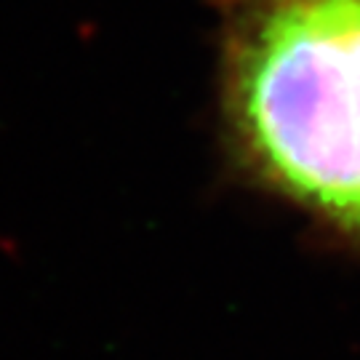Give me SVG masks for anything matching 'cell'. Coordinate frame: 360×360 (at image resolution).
<instances>
[{
  "instance_id": "obj_1",
  "label": "cell",
  "mask_w": 360,
  "mask_h": 360,
  "mask_svg": "<svg viewBox=\"0 0 360 360\" xmlns=\"http://www.w3.org/2000/svg\"><path fill=\"white\" fill-rule=\"evenodd\" d=\"M224 107L272 190L360 238V0H230Z\"/></svg>"
}]
</instances>
